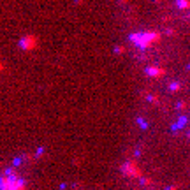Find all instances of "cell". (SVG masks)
I'll use <instances>...</instances> for the list:
<instances>
[{
  "mask_svg": "<svg viewBox=\"0 0 190 190\" xmlns=\"http://www.w3.org/2000/svg\"><path fill=\"white\" fill-rule=\"evenodd\" d=\"M20 48L23 49V51H32V49L37 48V37L32 34H28V35H23L20 39Z\"/></svg>",
  "mask_w": 190,
  "mask_h": 190,
  "instance_id": "7a4b0ae2",
  "label": "cell"
},
{
  "mask_svg": "<svg viewBox=\"0 0 190 190\" xmlns=\"http://www.w3.org/2000/svg\"><path fill=\"white\" fill-rule=\"evenodd\" d=\"M0 190H25V180L18 174H2L0 176Z\"/></svg>",
  "mask_w": 190,
  "mask_h": 190,
  "instance_id": "6da1fadb",
  "label": "cell"
},
{
  "mask_svg": "<svg viewBox=\"0 0 190 190\" xmlns=\"http://www.w3.org/2000/svg\"><path fill=\"white\" fill-rule=\"evenodd\" d=\"M2 69H4V65H2V63H0V70H2Z\"/></svg>",
  "mask_w": 190,
  "mask_h": 190,
  "instance_id": "3957f363",
  "label": "cell"
}]
</instances>
